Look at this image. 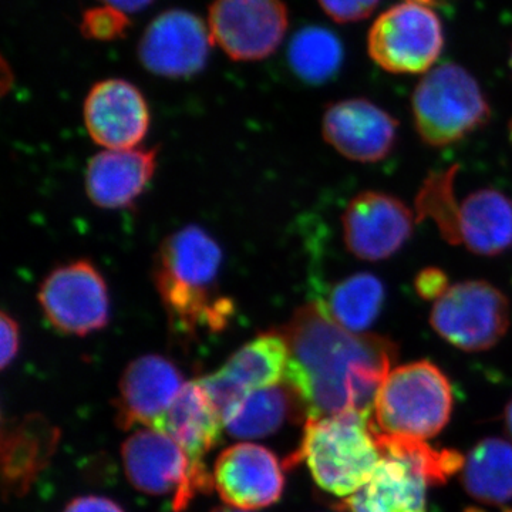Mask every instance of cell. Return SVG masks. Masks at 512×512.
Listing matches in <instances>:
<instances>
[{
	"instance_id": "e0dca14e",
	"label": "cell",
	"mask_w": 512,
	"mask_h": 512,
	"mask_svg": "<svg viewBox=\"0 0 512 512\" xmlns=\"http://www.w3.org/2000/svg\"><path fill=\"white\" fill-rule=\"evenodd\" d=\"M397 121L382 107L366 99L330 104L322 121L326 143L357 163H379L394 148Z\"/></svg>"
},
{
	"instance_id": "83f0119b",
	"label": "cell",
	"mask_w": 512,
	"mask_h": 512,
	"mask_svg": "<svg viewBox=\"0 0 512 512\" xmlns=\"http://www.w3.org/2000/svg\"><path fill=\"white\" fill-rule=\"evenodd\" d=\"M130 26L126 13L107 5L86 10L80 23V32L87 39L111 42L126 36Z\"/></svg>"
},
{
	"instance_id": "74e56055",
	"label": "cell",
	"mask_w": 512,
	"mask_h": 512,
	"mask_svg": "<svg viewBox=\"0 0 512 512\" xmlns=\"http://www.w3.org/2000/svg\"><path fill=\"white\" fill-rule=\"evenodd\" d=\"M508 512H512V511H508Z\"/></svg>"
},
{
	"instance_id": "5bb4252c",
	"label": "cell",
	"mask_w": 512,
	"mask_h": 512,
	"mask_svg": "<svg viewBox=\"0 0 512 512\" xmlns=\"http://www.w3.org/2000/svg\"><path fill=\"white\" fill-rule=\"evenodd\" d=\"M278 457L258 444L225 448L215 461L214 487L222 501L237 510H261L278 503L285 487Z\"/></svg>"
},
{
	"instance_id": "7a4b0ae2",
	"label": "cell",
	"mask_w": 512,
	"mask_h": 512,
	"mask_svg": "<svg viewBox=\"0 0 512 512\" xmlns=\"http://www.w3.org/2000/svg\"><path fill=\"white\" fill-rule=\"evenodd\" d=\"M221 265L220 245L197 225L178 229L160 245L154 284L171 328L181 335L227 328L235 306L218 288Z\"/></svg>"
},
{
	"instance_id": "603a6c76",
	"label": "cell",
	"mask_w": 512,
	"mask_h": 512,
	"mask_svg": "<svg viewBox=\"0 0 512 512\" xmlns=\"http://www.w3.org/2000/svg\"><path fill=\"white\" fill-rule=\"evenodd\" d=\"M306 420L305 407L289 384L252 392L224 417V427L235 439H265L286 421Z\"/></svg>"
},
{
	"instance_id": "2e32d148",
	"label": "cell",
	"mask_w": 512,
	"mask_h": 512,
	"mask_svg": "<svg viewBox=\"0 0 512 512\" xmlns=\"http://www.w3.org/2000/svg\"><path fill=\"white\" fill-rule=\"evenodd\" d=\"M84 123L94 143L109 150L137 147L150 128V110L134 84L109 79L94 84L84 101Z\"/></svg>"
},
{
	"instance_id": "cb8c5ba5",
	"label": "cell",
	"mask_w": 512,
	"mask_h": 512,
	"mask_svg": "<svg viewBox=\"0 0 512 512\" xmlns=\"http://www.w3.org/2000/svg\"><path fill=\"white\" fill-rule=\"evenodd\" d=\"M464 488L480 503L504 505L512 500V446L503 439L480 441L468 454L461 476Z\"/></svg>"
},
{
	"instance_id": "8992f818",
	"label": "cell",
	"mask_w": 512,
	"mask_h": 512,
	"mask_svg": "<svg viewBox=\"0 0 512 512\" xmlns=\"http://www.w3.org/2000/svg\"><path fill=\"white\" fill-rule=\"evenodd\" d=\"M443 49V22L434 6L423 0L392 6L376 19L367 37L373 62L396 74L427 72Z\"/></svg>"
},
{
	"instance_id": "44dd1931",
	"label": "cell",
	"mask_w": 512,
	"mask_h": 512,
	"mask_svg": "<svg viewBox=\"0 0 512 512\" xmlns=\"http://www.w3.org/2000/svg\"><path fill=\"white\" fill-rule=\"evenodd\" d=\"M447 238L478 255L503 254L512 247V200L503 192L478 190L461 202Z\"/></svg>"
},
{
	"instance_id": "f1b7e54d",
	"label": "cell",
	"mask_w": 512,
	"mask_h": 512,
	"mask_svg": "<svg viewBox=\"0 0 512 512\" xmlns=\"http://www.w3.org/2000/svg\"><path fill=\"white\" fill-rule=\"evenodd\" d=\"M380 2L382 0H319V5L335 22L352 23L369 18Z\"/></svg>"
},
{
	"instance_id": "ba28073f",
	"label": "cell",
	"mask_w": 512,
	"mask_h": 512,
	"mask_svg": "<svg viewBox=\"0 0 512 512\" xmlns=\"http://www.w3.org/2000/svg\"><path fill=\"white\" fill-rule=\"evenodd\" d=\"M37 301L50 325L66 335H92L110 320L109 288L99 269L84 259L53 269Z\"/></svg>"
},
{
	"instance_id": "52a82bcc",
	"label": "cell",
	"mask_w": 512,
	"mask_h": 512,
	"mask_svg": "<svg viewBox=\"0 0 512 512\" xmlns=\"http://www.w3.org/2000/svg\"><path fill=\"white\" fill-rule=\"evenodd\" d=\"M510 302L494 285L466 281L450 286L434 302L431 328L464 352L494 348L510 328Z\"/></svg>"
},
{
	"instance_id": "7c38bea8",
	"label": "cell",
	"mask_w": 512,
	"mask_h": 512,
	"mask_svg": "<svg viewBox=\"0 0 512 512\" xmlns=\"http://www.w3.org/2000/svg\"><path fill=\"white\" fill-rule=\"evenodd\" d=\"M212 42L211 30L200 16L187 10H167L141 36L138 59L148 72L183 79L204 69Z\"/></svg>"
},
{
	"instance_id": "9c48e42d",
	"label": "cell",
	"mask_w": 512,
	"mask_h": 512,
	"mask_svg": "<svg viewBox=\"0 0 512 512\" xmlns=\"http://www.w3.org/2000/svg\"><path fill=\"white\" fill-rule=\"evenodd\" d=\"M288 23L282 0H214L210 8L212 40L237 62L271 56L281 46Z\"/></svg>"
},
{
	"instance_id": "3957f363",
	"label": "cell",
	"mask_w": 512,
	"mask_h": 512,
	"mask_svg": "<svg viewBox=\"0 0 512 512\" xmlns=\"http://www.w3.org/2000/svg\"><path fill=\"white\" fill-rule=\"evenodd\" d=\"M306 461L322 490L345 497L365 485L382 460L370 414L345 412L306 420L301 447L284 466Z\"/></svg>"
},
{
	"instance_id": "ac0fdd59",
	"label": "cell",
	"mask_w": 512,
	"mask_h": 512,
	"mask_svg": "<svg viewBox=\"0 0 512 512\" xmlns=\"http://www.w3.org/2000/svg\"><path fill=\"white\" fill-rule=\"evenodd\" d=\"M184 376L174 362L160 355L137 357L124 370L119 386L116 423L120 429L134 426L153 429L183 389Z\"/></svg>"
},
{
	"instance_id": "9a60e30c",
	"label": "cell",
	"mask_w": 512,
	"mask_h": 512,
	"mask_svg": "<svg viewBox=\"0 0 512 512\" xmlns=\"http://www.w3.org/2000/svg\"><path fill=\"white\" fill-rule=\"evenodd\" d=\"M124 471L138 491L151 495L174 493V511H183L188 501L190 460L183 448L167 434L147 429L131 434L121 447Z\"/></svg>"
},
{
	"instance_id": "5b68a950",
	"label": "cell",
	"mask_w": 512,
	"mask_h": 512,
	"mask_svg": "<svg viewBox=\"0 0 512 512\" xmlns=\"http://www.w3.org/2000/svg\"><path fill=\"white\" fill-rule=\"evenodd\" d=\"M412 111L421 140L436 148L464 140L491 117L476 77L456 63L440 64L420 80L413 92Z\"/></svg>"
},
{
	"instance_id": "4316f807",
	"label": "cell",
	"mask_w": 512,
	"mask_h": 512,
	"mask_svg": "<svg viewBox=\"0 0 512 512\" xmlns=\"http://www.w3.org/2000/svg\"><path fill=\"white\" fill-rule=\"evenodd\" d=\"M375 437L382 457L402 458L417 468L429 485L446 484L466 464L463 454L457 450H436L423 440L392 436L376 429Z\"/></svg>"
},
{
	"instance_id": "d590c367",
	"label": "cell",
	"mask_w": 512,
	"mask_h": 512,
	"mask_svg": "<svg viewBox=\"0 0 512 512\" xmlns=\"http://www.w3.org/2000/svg\"><path fill=\"white\" fill-rule=\"evenodd\" d=\"M464 512H484V511L478 510V508H476V507H470V508H467V510Z\"/></svg>"
},
{
	"instance_id": "836d02e7",
	"label": "cell",
	"mask_w": 512,
	"mask_h": 512,
	"mask_svg": "<svg viewBox=\"0 0 512 512\" xmlns=\"http://www.w3.org/2000/svg\"><path fill=\"white\" fill-rule=\"evenodd\" d=\"M505 426H507L508 434L512 437V400L505 409Z\"/></svg>"
},
{
	"instance_id": "484cf974",
	"label": "cell",
	"mask_w": 512,
	"mask_h": 512,
	"mask_svg": "<svg viewBox=\"0 0 512 512\" xmlns=\"http://www.w3.org/2000/svg\"><path fill=\"white\" fill-rule=\"evenodd\" d=\"M345 50L332 30L305 26L295 33L288 47V63L302 82L319 86L340 72Z\"/></svg>"
},
{
	"instance_id": "4fadbf2b",
	"label": "cell",
	"mask_w": 512,
	"mask_h": 512,
	"mask_svg": "<svg viewBox=\"0 0 512 512\" xmlns=\"http://www.w3.org/2000/svg\"><path fill=\"white\" fill-rule=\"evenodd\" d=\"M346 248L363 261L379 262L404 247L414 229V215L399 198L365 191L349 202L342 217Z\"/></svg>"
},
{
	"instance_id": "d4e9b609",
	"label": "cell",
	"mask_w": 512,
	"mask_h": 512,
	"mask_svg": "<svg viewBox=\"0 0 512 512\" xmlns=\"http://www.w3.org/2000/svg\"><path fill=\"white\" fill-rule=\"evenodd\" d=\"M384 286L377 276L356 274L330 289L328 299L320 301L323 311L339 326L353 333H366L382 312Z\"/></svg>"
},
{
	"instance_id": "8fae6325",
	"label": "cell",
	"mask_w": 512,
	"mask_h": 512,
	"mask_svg": "<svg viewBox=\"0 0 512 512\" xmlns=\"http://www.w3.org/2000/svg\"><path fill=\"white\" fill-rule=\"evenodd\" d=\"M222 427L221 413L200 380L185 383L170 409L153 427V430L171 437L190 460V503L195 495L211 493L214 488V477L208 473L202 458L217 446Z\"/></svg>"
},
{
	"instance_id": "277c9868",
	"label": "cell",
	"mask_w": 512,
	"mask_h": 512,
	"mask_svg": "<svg viewBox=\"0 0 512 512\" xmlns=\"http://www.w3.org/2000/svg\"><path fill=\"white\" fill-rule=\"evenodd\" d=\"M453 389L447 376L431 362L419 360L387 375L375 400V429L392 436L426 440L450 421Z\"/></svg>"
},
{
	"instance_id": "e575fe53",
	"label": "cell",
	"mask_w": 512,
	"mask_h": 512,
	"mask_svg": "<svg viewBox=\"0 0 512 512\" xmlns=\"http://www.w3.org/2000/svg\"><path fill=\"white\" fill-rule=\"evenodd\" d=\"M212 512H245V511L234 510V508L224 507V508H217V510H214Z\"/></svg>"
},
{
	"instance_id": "d6986e66",
	"label": "cell",
	"mask_w": 512,
	"mask_h": 512,
	"mask_svg": "<svg viewBox=\"0 0 512 512\" xmlns=\"http://www.w3.org/2000/svg\"><path fill=\"white\" fill-rule=\"evenodd\" d=\"M158 148L107 150L96 154L86 170L90 201L104 210H120L137 201L153 180Z\"/></svg>"
},
{
	"instance_id": "4dcf8cb0",
	"label": "cell",
	"mask_w": 512,
	"mask_h": 512,
	"mask_svg": "<svg viewBox=\"0 0 512 512\" xmlns=\"http://www.w3.org/2000/svg\"><path fill=\"white\" fill-rule=\"evenodd\" d=\"M20 346V329L18 322L2 313V369H6L18 356Z\"/></svg>"
},
{
	"instance_id": "d6a6232c",
	"label": "cell",
	"mask_w": 512,
	"mask_h": 512,
	"mask_svg": "<svg viewBox=\"0 0 512 512\" xmlns=\"http://www.w3.org/2000/svg\"><path fill=\"white\" fill-rule=\"evenodd\" d=\"M103 2L107 3L109 6H113V8L121 10V12L134 13L146 9L154 0H103Z\"/></svg>"
},
{
	"instance_id": "7402d4cb",
	"label": "cell",
	"mask_w": 512,
	"mask_h": 512,
	"mask_svg": "<svg viewBox=\"0 0 512 512\" xmlns=\"http://www.w3.org/2000/svg\"><path fill=\"white\" fill-rule=\"evenodd\" d=\"M59 431L40 416L10 424L2 434V473L5 490L22 495L55 454Z\"/></svg>"
},
{
	"instance_id": "1f68e13d",
	"label": "cell",
	"mask_w": 512,
	"mask_h": 512,
	"mask_svg": "<svg viewBox=\"0 0 512 512\" xmlns=\"http://www.w3.org/2000/svg\"><path fill=\"white\" fill-rule=\"evenodd\" d=\"M63 512H124L123 508L109 498L96 497H80L73 500L72 503L64 508Z\"/></svg>"
},
{
	"instance_id": "30bf717a",
	"label": "cell",
	"mask_w": 512,
	"mask_h": 512,
	"mask_svg": "<svg viewBox=\"0 0 512 512\" xmlns=\"http://www.w3.org/2000/svg\"><path fill=\"white\" fill-rule=\"evenodd\" d=\"M288 363V343L278 330H272L249 340L220 370L202 377L200 383L224 421L248 394L284 383Z\"/></svg>"
},
{
	"instance_id": "ffe728a7",
	"label": "cell",
	"mask_w": 512,
	"mask_h": 512,
	"mask_svg": "<svg viewBox=\"0 0 512 512\" xmlns=\"http://www.w3.org/2000/svg\"><path fill=\"white\" fill-rule=\"evenodd\" d=\"M426 477L402 458L382 457L356 493L340 501L345 512H426Z\"/></svg>"
},
{
	"instance_id": "6da1fadb",
	"label": "cell",
	"mask_w": 512,
	"mask_h": 512,
	"mask_svg": "<svg viewBox=\"0 0 512 512\" xmlns=\"http://www.w3.org/2000/svg\"><path fill=\"white\" fill-rule=\"evenodd\" d=\"M278 332L289 348L285 383L305 407L306 420L372 414L399 352L396 343L375 333L349 332L319 303L296 309Z\"/></svg>"
},
{
	"instance_id": "f546056e",
	"label": "cell",
	"mask_w": 512,
	"mask_h": 512,
	"mask_svg": "<svg viewBox=\"0 0 512 512\" xmlns=\"http://www.w3.org/2000/svg\"><path fill=\"white\" fill-rule=\"evenodd\" d=\"M414 288L420 298L436 302L450 288L447 275L439 268H426L416 276Z\"/></svg>"
},
{
	"instance_id": "8d00e7d4",
	"label": "cell",
	"mask_w": 512,
	"mask_h": 512,
	"mask_svg": "<svg viewBox=\"0 0 512 512\" xmlns=\"http://www.w3.org/2000/svg\"><path fill=\"white\" fill-rule=\"evenodd\" d=\"M510 64H511V70H512V50H511Z\"/></svg>"
}]
</instances>
